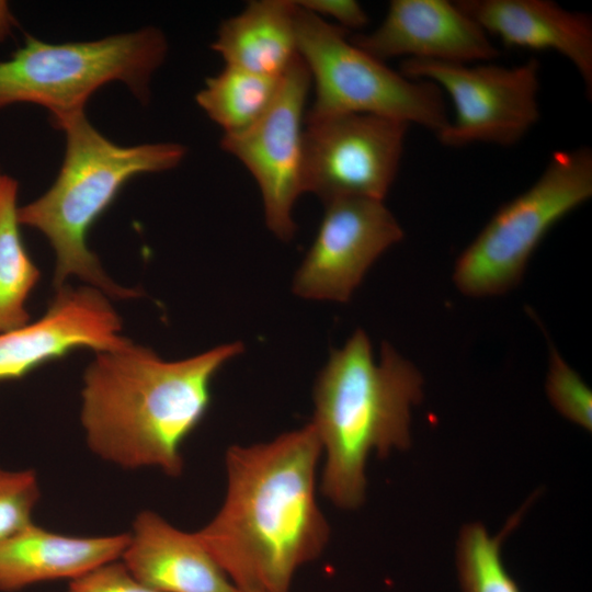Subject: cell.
Masks as SVG:
<instances>
[{
    "mask_svg": "<svg viewBox=\"0 0 592 592\" xmlns=\"http://www.w3.org/2000/svg\"><path fill=\"white\" fill-rule=\"evenodd\" d=\"M321 453L311 423L227 449L224 502L195 534L240 592H288L296 570L323 551L330 528L316 499Z\"/></svg>",
    "mask_w": 592,
    "mask_h": 592,
    "instance_id": "cell-1",
    "label": "cell"
},
{
    "mask_svg": "<svg viewBox=\"0 0 592 592\" xmlns=\"http://www.w3.org/2000/svg\"><path fill=\"white\" fill-rule=\"evenodd\" d=\"M243 351L232 342L168 362L132 341L86 369L80 420L89 448L125 469L182 474V446L203 420L218 371Z\"/></svg>",
    "mask_w": 592,
    "mask_h": 592,
    "instance_id": "cell-2",
    "label": "cell"
},
{
    "mask_svg": "<svg viewBox=\"0 0 592 592\" xmlns=\"http://www.w3.org/2000/svg\"><path fill=\"white\" fill-rule=\"evenodd\" d=\"M422 386L418 368L387 342L376 363L362 330L332 350L314 387L311 425L326 455L321 490L338 508L364 501L373 451L385 457L410 445V409L421 401Z\"/></svg>",
    "mask_w": 592,
    "mask_h": 592,
    "instance_id": "cell-3",
    "label": "cell"
},
{
    "mask_svg": "<svg viewBox=\"0 0 592 592\" xmlns=\"http://www.w3.org/2000/svg\"><path fill=\"white\" fill-rule=\"evenodd\" d=\"M65 133L66 148L54 184L42 196L18 207L20 225L41 231L56 255L54 285L76 275L115 298L140 295L115 284L88 248L92 225L136 175L178 167L186 155L178 143L121 146L103 136L84 111L50 121Z\"/></svg>",
    "mask_w": 592,
    "mask_h": 592,
    "instance_id": "cell-4",
    "label": "cell"
},
{
    "mask_svg": "<svg viewBox=\"0 0 592 592\" xmlns=\"http://www.w3.org/2000/svg\"><path fill=\"white\" fill-rule=\"evenodd\" d=\"M168 50L156 27L116 34L96 41L45 43L26 35L24 45L0 61V110L34 103L50 113V121L84 111L101 87L121 81L140 101Z\"/></svg>",
    "mask_w": 592,
    "mask_h": 592,
    "instance_id": "cell-5",
    "label": "cell"
},
{
    "mask_svg": "<svg viewBox=\"0 0 592 592\" xmlns=\"http://www.w3.org/2000/svg\"><path fill=\"white\" fill-rule=\"evenodd\" d=\"M296 5L297 55L315 88L306 117L372 114L413 123L435 135L448 124L436 84L390 69L352 43L346 30Z\"/></svg>",
    "mask_w": 592,
    "mask_h": 592,
    "instance_id": "cell-6",
    "label": "cell"
},
{
    "mask_svg": "<svg viewBox=\"0 0 592 592\" xmlns=\"http://www.w3.org/2000/svg\"><path fill=\"white\" fill-rule=\"evenodd\" d=\"M591 196L590 148L555 151L538 179L502 205L457 258L456 287L487 297L516 286L546 234Z\"/></svg>",
    "mask_w": 592,
    "mask_h": 592,
    "instance_id": "cell-7",
    "label": "cell"
},
{
    "mask_svg": "<svg viewBox=\"0 0 592 592\" xmlns=\"http://www.w3.org/2000/svg\"><path fill=\"white\" fill-rule=\"evenodd\" d=\"M539 69L536 58L513 67L492 61L471 65L405 59L400 72L436 84L452 100L454 117L435 135L442 145L459 148L486 143L509 147L539 119Z\"/></svg>",
    "mask_w": 592,
    "mask_h": 592,
    "instance_id": "cell-8",
    "label": "cell"
},
{
    "mask_svg": "<svg viewBox=\"0 0 592 592\" xmlns=\"http://www.w3.org/2000/svg\"><path fill=\"white\" fill-rule=\"evenodd\" d=\"M408 127L372 114L305 117L303 192L325 204L345 197L384 201L399 170Z\"/></svg>",
    "mask_w": 592,
    "mask_h": 592,
    "instance_id": "cell-9",
    "label": "cell"
},
{
    "mask_svg": "<svg viewBox=\"0 0 592 592\" xmlns=\"http://www.w3.org/2000/svg\"><path fill=\"white\" fill-rule=\"evenodd\" d=\"M309 71L297 55L280 78L275 96L251 126L223 135L220 147L254 178L269 229L281 240L295 234L292 210L303 194V140Z\"/></svg>",
    "mask_w": 592,
    "mask_h": 592,
    "instance_id": "cell-10",
    "label": "cell"
},
{
    "mask_svg": "<svg viewBox=\"0 0 592 592\" xmlns=\"http://www.w3.org/2000/svg\"><path fill=\"white\" fill-rule=\"evenodd\" d=\"M317 236L296 272V295L346 303L368 267L403 230L384 201L345 197L331 201Z\"/></svg>",
    "mask_w": 592,
    "mask_h": 592,
    "instance_id": "cell-11",
    "label": "cell"
},
{
    "mask_svg": "<svg viewBox=\"0 0 592 592\" xmlns=\"http://www.w3.org/2000/svg\"><path fill=\"white\" fill-rule=\"evenodd\" d=\"M121 328L118 315L100 289L61 286L41 319L0 333V382L20 379L75 350L119 349L129 342L119 335Z\"/></svg>",
    "mask_w": 592,
    "mask_h": 592,
    "instance_id": "cell-12",
    "label": "cell"
},
{
    "mask_svg": "<svg viewBox=\"0 0 592 592\" xmlns=\"http://www.w3.org/2000/svg\"><path fill=\"white\" fill-rule=\"evenodd\" d=\"M351 41L384 62L402 56L473 64L492 61L500 54L480 25L447 0H392L374 31Z\"/></svg>",
    "mask_w": 592,
    "mask_h": 592,
    "instance_id": "cell-13",
    "label": "cell"
},
{
    "mask_svg": "<svg viewBox=\"0 0 592 592\" xmlns=\"http://www.w3.org/2000/svg\"><path fill=\"white\" fill-rule=\"evenodd\" d=\"M457 5L508 47L555 50L592 94V20L549 0H459Z\"/></svg>",
    "mask_w": 592,
    "mask_h": 592,
    "instance_id": "cell-14",
    "label": "cell"
},
{
    "mask_svg": "<svg viewBox=\"0 0 592 592\" xmlns=\"http://www.w3.org/2000/svg\"><path fill=\"white\" fill-rule=\"evenodd\" d=\"M119 560L160 592H240L195 533L174 527L150 510L136 515Z\"/></svg>",
    "mask_w": 592,
    "mask_h": 592,
    "instance_id": "cell-15",
    "label": "cell"
},
{
    "mask_svg": "<svg viewBox=\"0 0 592 592\" xmlns=\"http://www.w3.org/2000/svg\"><path fill=\"white\" fill-rule=\"evenodd\" d=\"M128 533L70 536L35 523L0 543V591L14 592L31 584L77 579L121 559Z\"/></svg>",
    "mask_w": 592,
    "mask_h": 592,
    "instance_id": "cell-16",
    "label": "cell"
},
{
    "mask_svg": "<svg viewBox=\"0 0 592 592\" xmlns=\"http://www.w3.org/2000/svg\"><path fill=\"white\" fill-rule=\"evenodd\" d=\"M295 1L253 0L218 27L212 49L225 65L280 78L297 56Z\"/></svg>",
    "mask_w": 592,
    "mask_h": 592,
    "instance_id": "cell-17",
    "label": "cell"
},
{
    "mask_svg": "<svg viewBox=\"0 0 592 592\" xmlns=\"http://www.w3.org/2000/svg\"><path fill=\"white\" fill-rule=\"evenodd\" d=\"M18 182L0 175V333L30 323L26 300L39 271L23 243L18 220Z\"/></svg>",
    "mask_w": 592,
    "mask_h": 592,
    "instance_id": "cell-18",
    "label": "cell"
},
{
    "mask_svg": "<svg viewBox=\"0 0 592 592\" xmlns=\"http://www.w3.org/2000/svg\"><path fill=\"white\" fill-rule=\"evenodd\" d=\"M280 78L225 65L217 75L206 79L195 101L224 135L239 133L267 110Z\"/></svg>",
    "mask_w": 592,
    "mask_h": 592,
    "instance_id": "cell-19",
    "label": "cell"
},
{
    "mask_svg": "<svg viewBox=\"0 0 592 592\" xmlns=\"http://www.w3.org/2000/svg\"><path fill=\"white\" fill-rule=\"evenodd\" d=\"M527 505L513 514L502 531L493 537L480 523L463 527L456 551L463 592H521L503 565L501 546L504 538L517 526Z\"/></svg>",
    "mask_w": 592,
    "mask_h": 592,
    "instance_id": "cell-20",
    "label": "cell"
},
{
    "mask_svg": "<svg viewBox=\"0 0 592 592\" xmlns=\"http://www.w3.org/2000/svg\"><path fill=\"white\" fill-rule=\"evenodd\" d=\"M39 499L34 470L0 467V543L34 523L33 513Z\"/></svg>",
    "mask_w": 592,
    "mask_h": 592,
    "instance_id": "cell-21",
    "label": "cell"
},
{
    "mask_svg": "<svg viewBox=\"0 0 592 592\" xmlns=\"http://www.w3.org/2000/svg\"><path fill=\"white\" fill-rule=\"evenodd\" d=\"M546 391L553 406L568 420L592 429V392L581 377L550 348Z\"/></svg>",
    "mask_w": 592,
    "mask_h": 592,
    "instance_id": "cell-22",
    "label": "cell"
},
{
    "mask_svg": "<svg viewBox=\"0 0 592 592\" xmlns=\"http://www.w3.org/2000/svg\"><path fill=\"white\" fill-rule=\"evenodd\" d=\"M119 560V559H118ZM68 592H160L140 582L124 563L111 561L71 580Z\"/></svg>",
    "mask_w": 592,
    "mask_h": 592,
    "instance_id": "cell-23",
    "label": "cell"
},
{
    "mask_svg": "<svg viewBox=\"0 0 592 592\" xmlns=\"http://www.w3.org/2000/svg\"><path fill=\"white\" fill-rule=\"evenodd\" d=\"M296 3L323 20H333L346 31L362 29L368 23L367 13L355 0H300Z\"/></svg>",
    "mask_w": 592,
    "mask_h": 592,
    "instance_id": "cell-24",
    "label": "cell"
},
{
    "mask_svg": "<svg viewBox=\"0 0 592 592\" xmlns=\"http://www.w3.org/2000/svg\"><path fill=\"white\" fill-rule=\"evenodd\" d=\"M14 19L10 13L5 2L0 1V41H2L11 31Z\"/></svg>",
    "mask_w": 592,
    "mask_h": 592,
    "instance_id": "cell-25",
    "label": "cell"
},
{
    "mask_svg": "<svg viewBox=\"0 0 592 592\" xmlns=\"http://www.w3.org/2000/svg\"><path fill=\"white\" fill-rule=\"evenodd\" d=\"M0 175H1V172H0Z\"/></svg>",
    "mask_w": 592,
    "mask_h": 592,
    "instance_id": "cell-26",
    "label": "cell"
}]
</instances>
